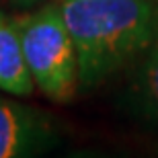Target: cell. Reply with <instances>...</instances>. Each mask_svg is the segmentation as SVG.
Instances as JSON below:
<instances>
[{
  "label": "cell",
  "instance_id": "1",
  "mask_svg": "<svg viewBox=\"0 0 158 158\" xmlns=\"http://www.w3.org/2000/svg\"><path fill=\"white\" fill-rule=\"evenodd\" d=\"M78 58V84L93 88L152 45L150 0H58Z\"/></svg>",
  "mask_w": 158,
  "mask_h": 158
},
{
  "label": "cell",
  "instance_id": "2",
  "mask_svg": "<svg viewBox=\"0 0 158 158\" xmlns=\"http://www.w3.org/2000/svg\"><path fill=\"white\" fill-rule=\"evenodd\" d=\"M15 25L35 84L56 103L70 101L78 86V58L60 6H45Z\"/></svg>",
  "mask_w": 158,
  "mask_h": 158
},
{
  "label": "cell",
  "instance_id": "3",
  "mask_svg": "<svg viewBox=\"0 0 158 158\" xmlns=\"http://www.w3.org/2000/svg\"><path fill=\"white\" fill-rule=\"evenodd\" d=\"M45 115L0 99V158H23L43 152L52 144Z\"/></svg>",
  "mask_w": 158,
  "mask_h": 158
},
{
  "label": "cell",
  "instance_id": "4",
  "mask_svg": "<svg viewBox=\"0 0 158 158\" xmlns=\"http://www.w3.org/2000/svg\"><path fill=\"white\" fill-rule=\"evenodd\" d=\"M33 82L17 25L0 15V88L17 97H27L33 93Z\"/></svg>",
  "mask_w": 158,
  "mask_h": 158
},
{
  "label": "cell",
  "instance_id": "5",
  "mask_svg": "<svg viewBox=\"0 0 158 158\" xmlns=\"http://www.w3.org/2000/svg\"><path fill=\"white\" fill-rule=\"evenodd\" d=\"M131 101L140 113L158 121V39L152 41L148 56L140 64L131 86Z\"/></svg>",
  "mask_w": 158,
  "mask_h": 158
}]
</instances>
